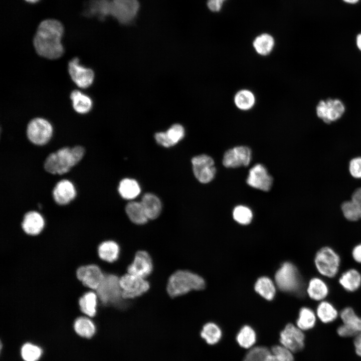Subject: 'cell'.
I'll return each instance as SVG.
<instances>
[{"mask_svg":"<svg viewBox=\"0 0 361 361\" xmlns=\"http://www.w3.org/2000/svg\"><path fill=\"white\" fill-rule=\"evenodd\" d=\"M64 27L54 19L43 21L39 24L33 39V45L37 53L45 58L54 60L64 54L61 39Z\"/></svg>","mask_w":361,"mask_h":361,"instance_id":"cell-1","label":"cell"},{"mask_svg":"<svg viewBox=\"0 0 361 361\" xmlns=\"http://www.w3.org/2000/svg\"><path fill=\"white\" fill-rule=\"evenodd\" d=\"M85 149L81 145L63 147L50 153L45 158L44 168L52 174L62 175L70 170L83 158Z\"/></svg>","mask_w":361,"mask_h":361,"instance_id":"cell-2","label":"cell"},{"mask_svg":"<svg viewBox=\"0 0 361 361\" xmlns=\"http://www.w3.org/2000/svg\"><path fill=\"white\" fill-rule=\"evenodd\" d=\"M105 277L98 288L95 290L98 303L111 306L115 309H123L125 305L120 285V277L114 273H104Z\"/></svg>","mask_w":361,"mask_h":361,"instance_id":"cell-3","label":"cell"},{"mask_svg":"<svg viewBox=\"0 0 361 361\" xmlns=\"http://www.w3.org/2000/svg\"><path fill=\"white\" fill-rule=\"evenodd\" d=\"M204 279L197 274L188 270H178L169 278L167 291L172 297L185 294L191 290H200L204 288Z\"/></svg>","mask_w":361,"mask_h":361,"instance_id":"cell-4","label":"cell"},{"mask_svg":"<svg viewBox=\"0 0 361 361\" xmlns=\"http://www.w3.org/2000/svg\"><path fill=\"white\" fill-rule=\"evenodd\" d=\"M139 8L138 0H112L109 1V16L121 24L128 25L136 19Z\"/></svg>","mask_w":361,"mask_h":361,"instance_id":"cell-5","label":"cell"},{"mask_svg":"<svg viewBox=\"0 0 361 361\" xmlns=\"http://www.w3.org/2000/svg\"><path fill=\"white\" fill-rule=\"evenodd\" d=\"M53 132L51 124L46 119L36 117L31 120L26 129L29 140L36 145H44L51 139Z\"/></svg>","mask_w":361,"mask_h":361,"instance_id":"cell-6","label":"cell"},{"mask_svg":"<svg viewBox=\"0 0 361 361\" xmlns=\"http://www.w3.org/2000/svg\"><path fill=\"white\" fill-rule=\"evenodd\" d=\"M315 264L318 272L327 277H333L337 274L340 265V258L331 248L320 249L315 257Z\"/></svg>","mask_w":361,"mask_h":361,"instance_id":"cell-7","label":"cell"},{"mask_svg":"<svg viewBox=\"0 0 361 361\" xmlns=\"http://www.w3.org/2000/svg\"><path fill=\"white\" fill-rule=\"evenodd\" d=\"M275 280L278 287L284 291H297L301 286V281L296 267L290 262L284 263L277 271Z\"/></svg>","mask_w":361,"mask_h":361,"instance_id":"cell-8","label":"cell"},{"mask_svg":"<svg viewBox=\"0 0 361 361\" xmlns=\"http://www.w3.org/2000/svg\"><path fill=\"white\" fill-rule=\"evenodd\" d=\"M344 103L338 99L321 100L317 104L316 112L324 123L330 124L339 119L345 112Z\"/></svg>","mask_w":361,"mask_h":361,"instance_id":"cell-9","label":"cell"},{"mask_svg":"<svg viewBox=\"0 0 361 361\" xmlns=\"http://www.w3.org/2000/svg\"><path fill=\"white\" fill-rule=\"evenodd\" d=\"M119 282L124 299L139 296L149 288L148 282L144 278L128 273L120 277Z\"/></svg>","mask_w":361,"mask_h":361,"instance_id":"cell-10","label":"cell"},{"mask_svg":"<svg viewBox=\"0 0 361 361\" xmlns=\"http://www.w3.org/2000/svg\"><path fill=\"white\" fill-rule=\"evenodd\" d=\"M302 331L294 324L288 323L280 333V344L292 353L300 351L304 347L305 335Z\"/></svg>","mask_w":361,"mask_h":361,"instance_id":"cell-11","label":"cell"},{"mask_svg":"<svg viewBox=\"0 0 361 361\" xmlns=\"http://www.w3.org/2000/svg\"><path fill=\"white\" fill-rule=\"evenodd\" d=\"M192 163L194 175L200 182L207 184L214 178L216 169L211 157L206 154L197 155L192 158Z\"/></svg>","mask_w":361,"mask_h":361,"instance_id":"cell-12","label":"cell"},{"mask_svg":"<svg viewBox=\"0 0 361 361\" xmlns=\"http://www.w3.org/2000/svg\"><path fill=\"white\" fill-rule=\"evenodd\" d=\"M68 72L72 80L79 88H88L93 82L95 76L93 71L80 64L77 57L69 62Z\"/></svg>","mask_w":361,"mask_h":361,"instance_id":"cell-13","label":"cell"},{"mask_svg":"<svg viewBox=\"0 0 361 361\" xmlns=\"http://www.w3.org/2000/svg\"><path fill=\"white\" fill-rule=\"evenodd\" d=\"M77 278L86 287L96 290L103 280L105 274L96 264H89L79 267L76 272Z\"/></svg>","mask_w":361,"mask_h":361,"instance_id":"cell-14","label":"cell"},{"mask_svg":"<svg viewBox=\"0 0 361 361\" xmlns=\"http://www.w3.org/2000/svg\"><path fill=\"white\" fill-rule=\"evenodd\" d=\"M251 160V150L245 146H236L226 151L224 155L223 164L229 168L247 166Z\"/></svg>","mask_w":361,"mask_h":361,"instance_id":"cell-15","label":"cell"},{"mask_svg":"<svg viewBox=\"0 0 361 361\" xmlns=\"http://www.w3.org/2000/svg\"><path fill=\"white\" fill-rule=\"evenodd\" d=\"M246 182L252 188L267 192L272 187L273 178L264 165L256 164L250 169Z\"/></svg>","mask_w":361,"mask_h":361,"instance_id":"cell-16","label":"cell"},{"mask_svg":"<svg viewBox=\"0 0 361 361\" xmlns=\"http://www.w3.org/2000/svg\"><path fill=\"white\" fill-rule=\"evenodd\" d=\"M76 188L70 180L63 179L55 185L52 190V197L55 202L61 206L68 204L76 197Z\"/></svg>","mask_w":361,"mask_h":361,"instance_id":"cell-17","label":"cell"},{"mask_svg":"<svg viewBox=\"0 0 361 361\" xmlns=\"http://www.w3.org/2000/svg\"><path fill=\"white\" fill-rule=\"evenodd\" d=\"M152 270V262L149 254L145 251H138L133 262L127 268L128 273L145 278Z\"/></svg>","mask_w":361,"mask_h":361,"instance_id":"cell-18","label":"cell"},{"mask_svg":"<svg viewBox=\"0 0 361 361\" xmlns=\"http://www.w3.org/2000/svg\"><path fill=\"white\" fill-rule=\"evenodd\" d=\"M21 227L23 231L30 236H37L44 230L46 221L43 216L36 211L26 213L22 218Z\"/></svg>","mask_w":361,"mask_h":361,"instance_id":"cell-19","label":"cell"},{"mask_svg":"<svg viewBox=\"0 0 361 361\" xmlns=\"http://www.w3.org/2000/svg\"><path fill=\"white\" fill-rule=\"evenodd\" d=\"M184 136L185 129L183 126L179 124H174L166 132L156 133L154 137L159 144L165 147H169L177 143Z\"/></svg>","mask_w":361,"mask_h":361,"instance_id":"cell-20","label":"cell"},{"mask_svg":"<svg viewBox=\"0 0 361 361\" xmlns=\"http://www.w3.org/2000/svg\"><path fill=\"white\" fill-rule=\"evenodd\" d=\"M120 248L119 244L113 240H107L101 242L98 247V254L103 261L112 263L116 262L120 256Z\"/></svg>","mask_w":361,"mask_h":361,"instance_id":"cell-21","label":"cell"},{"mask_svg":"<svg viewBox=\"0 0 361 361\" xmlns=\"http://www.w3.org/2000/svg\"><path fill=\"white\" fill-rule=\"evenodd\" d=\"M75 332L79 336L90 338L96 332V326L92 318L86 316H80L76 318L73 323Z\"/></svg>","mask_w":361,"mask_h":361,"instance_id":"cell-22","label":"cell"},{"mask_svg":"<svg viewBox=\"0 0 361 361\" xmlns=\"http://www.w3.org/2000/svg\"><path fill=\"white\" fill-rule=\"evenodd\" d=\"M98 299L95 290L85 293L79 300V305L81 312L90 318L95 316L97 313Z\"/></svg>","mask_w":361,"mask_h":361,"instance_id":"cell-23","label":"cell"},{"mask_svg":"<svg viewBox=\"0 0 361 361\" xmlns=\"http://www.w3.org/2000/svg\"><path fill=\"white\" fill-rule=\"evenodd\" d=\"M70 99L74 110L79 114L88 113L92 109L93 102L88 95L79 90H74L70 94Z\"/></svg>","mask_w":361,"mask_h":361,"instance_id":"cell-24","label":"cell"},{"mask_svg":"<svg viewBox=\"0 0 361 361\" xmlns=\"http://www.w3.org/2000/svg\"><path fill=\"white\" fill-rule=\"evenodd\" d=\"M148 219H156L161 210V204L159 198L151 193L145 194L140 202Z\"/></svg>","mask_w":361,"mask_h":361,"instance_id":"cell-25","label":"cell"},{"mask_svg":"<svg viewBox=\"0 0 361 361\" xmlns=\"http://www.w3.org/2000/svg\"><path fill=\"white\" fill-rule=\"evenodd\" d=\"M126 213L129 219L134 224H145L148 219L141 202H130L125 207Z\"/></svg>","mask_w":361,"mask_h":361,"instance_id":"cell-26","label":"cell"},{"mask_svg":"<svg viewBox=\"0 0 361 361\" xmlns=\"http://www.w3.org/2000/svg\"><path fill=\"white\" fill-rule=\"evenodd\" d=\"M339 282L346 290L350 292L357 290L361 285V275L355 269H351L344 272Z\"/></svg>","mask_w":361,"mask_h":361,"instance_id":"cell-27","label":"cell"},{"mask_svg":"<svg viewBox=\"0 0 361 361\" xmlns=\"http://www.w3.org/2000/svg\"><path fill=\"white\" fill-rule=\"evenodd\" d=\"M118 190L121 197L126 200L134 199L140 192V188L138 183L131 178H124L121 180Z\"/></svg>","mask_w":361,"mask_h":361,"instance_id":"cell-28","label":"cell"},{"mask_svg":"<svg viewBox=\"0 0 361 361\" xmlns=\"http://www.w3.org/2000/svg\"><path fill=\"white\" fill-rule=\"evenodd\" d=\"M307 292L312 299L321 300L328 294V288L322 280L318 278H313L309 281Z\"/></svg>","mask_w":361,"mask_h":361,"instance_id":"cell-29","label":"cell"},{"mask_svg":"<svg viewBox=\"0 0 361 361\" xmlns=\"http://www.w3.org/2000/svg\"><path fill=\"white\" fill-rule=\"evenodd\" d=\"M256 333L255 330L249 325L243 326L236 336V341L238 345L245 349H250L256 343Z\"/></svg>","mask_w":361,"mask_h":361,"instance_id":"cell-30","label":"cell"},{"mask_svg":"<svg viewBox=\"0 0 361 361\" xmlns=\"http://www.w3.org/2000/svg\"><path fill=\"white\" fill-rule=\"evenodd\" d=\"M343 324L353 331L356 335L361 332V317L356 315L350 307L343 309L340 313Z\"/></svg>","mask_w":361,"mask_h":361,"instance_id":"cell-31","label":"cell"},{"mask_svg":"<svg viewBox=\"0 0 361 361\" xmlns=\"http://www.w3.org/2000/svg\"><path fill=\"white\" fill-rule=\"evenodd\" d=\"M254 288L258 294L268 300L273 299L276 293L273 281L267 277L259 278L255 284Z\"/></svg>","mask_w":361,"mask_h":361,"instance_id":"cell-32","label":"cell"},{"mask_svg":"<svg viewBox=\"0 0 361 361\" xmlns=\"http://www.w3.org/2000/svg\"><path fill=\"white\" fill-rule=\"evenodd\" d=\"M222 332L218 325L213 322L205 324L201 332V337L210 345L218 343L221 339Z\"/></svg>","mask_w":361,"mask_h":361,"instance_id":"cell-33","label":"cell"},{"mask_svg":"<svg viewBox=\"0 0 361 361\" xmlns=\"http://www.w3.org/2000/svg\"><path fill=\"white\" fill-rule=\"evenodd\" d=\"M274 45V40L273 37L267 33L258 36L253 42L254 49L261 55L268 54L272 50Z\"/></svg>","mask_w":361,"mask_h":361,"instance_id":"cell-34","label":"cell"},{"mask_svg":"<svg viewBox=\"0 0 361 361\" xmlns=\"http://www.w3.org/2000/svg\"><path fill=\"white\" fill-rule=\"evenodd\" d=\"M316 313L319 319L323 323L333 321L337 317L336 309L327 301L321 302L317 306Z\"/></svg>","mask_w":361,"mask_h":361,"instance_id":"cell-35","label":"cell"},{"mask_svg":"<svg viewBox=\"0 0 361 361\" xmlns=\"http://www.w3.org/2000/svg\"><path fill=\"white\" fill-rule=\"evenodd\" d=\"M316 322V316L314 312L307 307L302 308L296 321L297 326L302 330L310 329L314 327Z\"/></svg>","mask_w":361,"mask_h":361,"instance_id":"cell-36","label":"cell"},{"mask_svg":"<svg viewBox=\"0 0 361 361\" xmlns=\"http://www.w3.org/2000/svg\"><path fill=\"white\" fill-rule=\"evenodd\" d=\"M266 361H294L293 353L282 345H274Z\"/></svg>","mask_w":361,"mask_h":361,"instance_id":"cell-37","label":"cell"},{"mask_svg":"<svg viewBox=\"0 0 361 361\" xmlns=\"http://www.w3.org/2000/svg\"><path fill=\"white\" fill-rule=\"evenodd\" d=\"M271 353V350L265 346H253L249 349L242 361H266Z\"/></svg>","mask_w":361,"mask_h":361,"instance_id":"cell-38","label":"cell"},{"mask_svg":"<svg viewBox=\"0 0 361 361\" xmlns=\"http://www.w3.org/2000/svg\"><path fill=\"white\" fill-rule=\"evenodd\" d=\"M234 101L238 108L242 110L251 108L255 102L253 94L249 90H242L236 94Z\"/></svg>","mask_w":361,"mask_h":361,"instance_id":"cell-39","label":"cell"},{"mask_svg":"<svg viewBox=\"0 0 361 361\" xmlns=\"http://www.w3.org/2000/svg\"><path fill=\"white\" fill-rule=\"evenodd\" d=\"M233 216L234 219L238 223L242 225H248L252 220L253 213L249 208L239 205L234 208Z\"/></svg>","mask_w":361,"mask_h":361,"instance_id":"cell-40","label":"cell"},{"mask_svg":"<svg viewBox=\"0 0 361 361\" xmlns=\"http://www.w3.org/2000/svg\"><path fill=\"white\" fill-rule=\"evenodd\" d=\"M21 352L22 357L25 361H37L42 354L40 347L28 342L23 345Z\"/></svg>","mask_w":361,"mask_h":361,"instance_id":"cell-41","label":"cell"},{"mask_svg":"<svg viewBox=\"0 0 361 361\" xmlns=\"http://www.w3.org/2000/svg\"><path fill=\"white\" fill-rule=\"evenodd\" d=\"M341 210L345 218L349 221H356L360 218L359 209L352 200L343 202Z\"/></svg>","mask_w":361,"mask_h":361,"instance_id":"cell-42","label":"cell"},{"mask_svg":"<svg viewBox=\"0 0 361 361\" xmlns=\"http://www.w3.org/2000/svg\"><path fill=\"white\" fill-rule=\"evenodd\" d=\"M349 170L353 177L361 178V157H355L350 160Z\"/></svg>","mask_w":361,"mask_h":361,"instance_id":"cell-43","label":"cell"},{"mask_svg":"<svg viewBox=\"0 0 361 361\" xmlns=\"http://www.w3.org/2000/svg\"><path fill=\"white\" fill-rule=\"evenodd\" d=\"M226 0H208V8L213 12H218L221 10L224 3Z\"/></svg>","mask_w":361,"mask_h":361,"instance_id":"cell-44","label":"cell"},{"mask_svg":"<svg viewBox=\"0 0 361 361\" xmlns=\"http://www.w3.org/2000/svg\"><path fill=\"white\" fill-rule=\"evenodd\" d=\"M351 200L353 201L358 206L361 218V188L357 189L352 196Z\"/></svg>","mask_w":361,"mask_h":361,"instance_id":"cell-45","label":"cell"},{"mask_svg":"<svg viewBox=\"0 0 361 361\" xmlns=\"http://www.w3.org/2000/svg\"><path fill=\"white\" fill-rule=\"evenodd\" d=\"M353 343L356 353L361 356V332L355 336Z\"/></svg>","mask_w":361,"mask_h":361,"instance_id":"cell-46","label":"cell"},{"mask_svg":"<svg viewBox=\"0 0 361 361\" xmlns=\"http://www.w3.org/2000/svg\"><path fill=\"white\" fill-rule=\"evenodd\" d=\"M352 254L354 260L361 263V244L356 246L353 248Z\"/></svg>","mask_w":361,"mask_h":361,"instance_id":"cell-47","label":"cell"},{"mask_svg":"<svg viewBox=\"0 0 361 361\" xmlns=\"http://www.w3.org/2000/svg\"><path fill=\"white\" fill-rule=\"evenodd\" d=\"M355 42L358 49L361 51V33L356 36Z\"/></svg>","mask_w":361,"mask_h":361,"instance_id":"cell-48","label":"cell"},{"mask_svg":"<svg viewBox=\"0 0 361 361\" xmlns=\"http://www.w3.org/2000/svg\"><path fill=\"white\" fill-rule=\"evenodd\" d=\"M345 3L353 5L357 4L360 0H342Z\"/></svg>","mask_w":361,"mask_h":361,"instance_id":"cell-49","label":"cell"},{"mask_svg":"<svg viewBox=\"0 0 361 361\" xmlns=\"http://www.w3.org/2000/svg\"><path fill=\"white\" fill-rule=\"evenodd\" d=\"M26 2L29 3H36L39 2L40 0H25Z\"/></svg>","mask_w":361,"mask_h":361,"instance_id":"cell-50","label":"cell"}]
</instances>
